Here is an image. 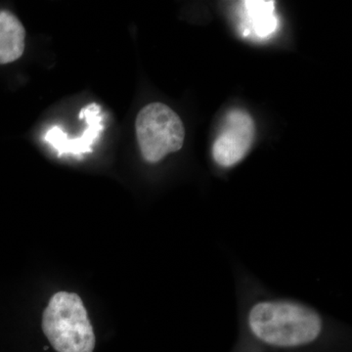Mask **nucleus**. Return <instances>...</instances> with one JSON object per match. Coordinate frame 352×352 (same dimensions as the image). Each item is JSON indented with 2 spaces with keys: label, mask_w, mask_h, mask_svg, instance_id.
I'll return each instance as SVG.
<instances>
[{
  "label": "nucleus",
  "mask_w": 352,
  "mask_h": 352,
  "mask_svg": "<svg viewBox=\"0 0 352 352\" xmlns=\"http://www.w3.org/2000/svg\"><path fill=\"white\" fill-rule=\"evenodd\" d=\"M247 28L245 34L254 32L259 38H265L276 32L278 18L274 12V1L243 2Z\"/></svg>",
  "instance_id": "7"
},
{
  "label": "nucleus",
  "mask_w": 352,
  "mask_h": 352,
  "mask_svg": "<svg viewBox=\"0 0 352 352\" xmlns=\"http://www.w3.org/2000/svg\"><path fill=\"white\" fill-rule=\"evenodd\" d=\"M80 119L85 120L87 124L82 136L69 138L66 132L62 131L61 127L58 126L50 127L44 134V140L58 153V156L61 157L63 155L80 156V155L92 152V148L104 131L103 115L101 113L100 106L96 103L89 104L80 111Z\"/></svg>",
  "instance_id": "5"
},
{
  "label": "nucleus",
  "mask_w": 352,
  "mask_h": 352,
  "mask_svg": "<svg viewBox=\"0 0 352 352\" xmlns=\"http://www.w3.org/2000/svg\"><path fill=\"white\" fill-rule=\"evenodd\" d=\"M25 32L19 19L8 11H0V64H9L22 56Z\"/></svg>",
  "instance_id": "6"
},
{
  "label": "nucleus",
  "mask_w": 352,
  "mask_h": 352,
  "mask_svg": "<svg viewBox=\"0 0 352 352\" xmlns=\"http://www.w3.org/2000/svg\"><path fill=\"white\" fill-rule=\"evenodd\" d=\"M43 330L58 352H94L95 335L82 298L59 292L43 314Z\"/></svg>",
  "instance_id": "2"
},
{
  "label": "nucleus",
  "mask_w": 352,
  "mask_h": 352,
  "mask_svg": "<svg viewBox=\"0 0 352 352\" xmlns=\"http://www.w3.org/2000/svg\"><path fill=\"white\" fill-rule=\"evenodd\" d=\"M256 134V126L250 113L240 109L227 113L214 146L212 157L222 168H231L247 156Z\"/></svg>",
  "instance_id": "4"
},
{
  "label": "nucleus",
  "mask_w": 352,
  "mask_h": 352,
  "mask_svg": "<svg viewBox=\"0 0 352 352\" xmlns=\"http://www.w3.org/2000/svg\"><path fill=\"white\" fill-rule=\"evenodd\" d=\"M232 271L238 333L230 352H352L351 326L270 289L239 259Z\"/></svg>",
  "instance_id": "1"
},
{
  "label": "nucleus",
  "mask_w": 352,
  "mask_h": 352,
  "mask_svg": "<svg viewBox=\"0 0 352 352\" xmlns=\"http://www.w3.org/2000/svg\"><path fill=\"white\" fill-rule=\"evenodd\" d=\"M135 129L141 154L149 164L159 163L170 153L179 151L184 143L182 119L163 103H152L141 109Z\"/></svg>",
  "instance_id": "3"
}]
</instances>
